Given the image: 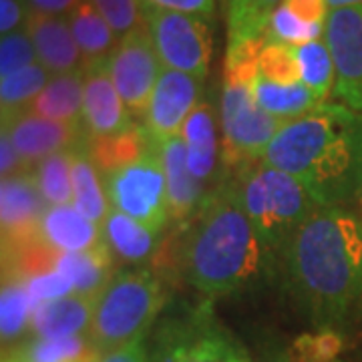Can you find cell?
<instances>
[{
  "label": "cell",
  "mask_w": 362,
  "mask_h": 362,
  "mask_svg": "<svg viewBox=\"0 0 362 362\" xmlns=\"http://www.w3.org/2000/svg\"><path fill=\"white\" fill-rule=\"evenodd\" d=\"M51 77V73L37 61V63L16 71L8 77L0 78L2 119H8L11 115L25 111L26 107L33 103L42 93V89L49 85Z\"/></svg>",
  "instance_id": "cell-31"
},
{
  "label": "cell",
  "mask_w": 362,
  "mask_h": 362,
  "mask_svg": "<svg viewBox=\"0 0 362 362\" xmlns=\"http://www.w3.org/2000/svg\"><path fill=\"white\" fill-rule=\"evenodd\" d=\"M151 362H256L247 349L214 316L209 304L185 308L163 320Z\"/></svg>",
  "instance_id": "cell-6"
},
{
  "label": "cell",
  "mask_w": 362,
  "mask_h": 362,
  "mask_svg": "<svg viewBox=\"0 0 362 362\" xmlns=\"http://www.w3.org/2000/svg\"><path fill=\"white\" fill-rule=\"evenodd\" d=\"M202 83L189 73L163 66L143 115V127L156 141L181 135L185 121L204 99Z\"/></svg>",
  "instance_id": "cell-11"
},
{
  "label": "cell",
  "mask_w": 362,
  "mask_h": 362,
  "mask_svg": "<svg viewBox=\"0 0 362 362\" xmlns=\"http://www.w3.org/2000/svg\"><path fill=\"white\" fill-rule=\"evenodd\" d=\"M105 187L113 209L156 232L165 230L169 223L168 183L157 141L137 161L107 175Z\"/></svg>",
  "instance_id": "cell-8"
},
{
  "label": "cell",
  "mask_w": 362,
  "mask_h": 362,
  "mask_svg": "<svg viewBox=\"0 0 362 362\" xmlns=\"http://www.w3.org/2000/svg\"><path fill=\"white\" fill-rule=\"evenodd\" d=\"M141 16L161 65L189 73L202 81L207 77L211 61L209 18L163 11L149 4H141Z\"/></svg>",
  "instance_id": "cell-7"
},
{
  "label": "cell",
  "mask_w": 362,
  "mask_h": 362,
  "mask_svg": "<svg viewBox=\"0 0 362 362\" xmlns=\"http://www.w3.org/2000/svg\"><path fill=\"white\" fill-rule=\"evenodd\" d=\"M254 95H256L259 107L282 123L306 115L310 109L320 105L316 95L302 81L292 83V85H282V83L268 81L262 75H256L254 77Z\"/></svg>",
  "instance_id": "cell-27"
},
{
  "label": "cell",
  "mask_w": 362,
  "mask_h": 362,
  "mask_svg": "<svg viewBox=\"0 0 362 362\" xmlns=\"http://www.w3.org/2000/svg\"><path fill=\"white\" fill-rule=\"evenodd\" d=\"M83 71V127L87 137H107L135 125L127 105L109 77L107 63L87 66Z\"/></svg>",
  "instance_id": "cell-14"
},
{
  "label": "cell",
  "mask_w": 362,
  "mask_h": 362,
  "mask_svg": "<svg viewBox=\"0 0 362 362\" xmlns=\"http://www.w3.org/2000/svg\"><path fill=\"white\" fill-rule=\"evenodd\" d=\"M282 0H230L228 51L268 42V23Z\"/></svg>",
  "instance_id": "cell-26"
},
{
  "label": "cell",
  "mask_w": 362,
  "mask_h": 362,
  "mask_svg": "<svg viewBox=\"0 0 362 362\" xmlns=\"http://www.w3.org/2000/svg\"><path fill=\"white\" fill-rule=\"evenodd\" d=\"M2 129L11 135L18 156L23 157V161L30 169L42 159L75 149L87 139L85 127L69 125L47 117L30 115L25 111L2 119Z\"/></svg>",
  "instance_id": "cell-12"
},
{
  "label": "cell",
  "mask_w": 362,
  "mask_h": 362,
  "mask_svg": "<svg viewBox=\"0 0 362 362\" xmlns=\"http://www.w3.org/2000/svg\"><path fill=\"white\" fill-rule=\"evenodd\" d=\"M83 90H85L83 69L65 75H52L49 85L26 107L25 113L83 127Z\"/></svg>",
  "instance_id": "cell-22"
},
{
  "label": "cell",
  "mask_w": 362,
  "mask_h": 362,
  "mask_svg": "<svg viewBox=\"0 0 362 362\" xmlns=\"http://www.w3.org/2000/svg\"><path fill=\"white\" fill-rule=\"evenodd\" d=\"M258 75L282 85L300 83V66H298L294 47L268 40V45L259 54Z\"/></svg>",
  "instance_id": "cell-35"
},
{
  "label": "cell",
  "mask_w": 362,
  "mask_h": 362,
  "mask_svg": "<svg viewBox=\"0 0 362 362\" xmlns=\"http://www.w3.org/2000/svg\"><path fill=\"white\" fill-rule=\"evenodd\" d=\"M119 39L143 25L141 0H93Z\"/></svg>",
  "instance_id": "cell-37"
},
{
  "label": "cell",
  "mask_w": 362,
  "mask_h": 362,
  "mask_svg": "<svg viewBox=\"0 0 362 362\" xmlns=\"http://www.w3.org/2000/svg\"><path fill=\"white\" fill-rule=\"evenodd\" d=\"M324 40L334 59V97L362 113V6L334 8L328 14Z\"/></svg>",
  "instance_id": "cell-10"
},
{
  "label": "cell",
  "mask_w": 362,
  "mask_h": 362,
  "mask_svg": "<svg viewBox=\"0 0 362 362\" xmlns=\"http://www.w3.org/2000/svg\"><path fill=\"white\" fill-rule=\"evenodd\" d=\"M264 362H292L290 361V354H288V344H276L270 346L264 354Z\"/></svg>",
  "instance_id": "cell-45"
},
{
  "label": "cell",
  "mask_w": 362,
  "mask_h": 362,
  "mask_svg": "<svg viewBox=\"0 0 362 362\" xmlns=\"http://www.w3.org/2000/svg\"><path fill=\"white\" fill-rule=\"evenodd\" d=\"M28 16H30V11H28L25 0H0V33H2V37L25 28Z\"/></svg>",
  "instance_id": "cell-39"
},
{
  "label": "cell",
  "mask_w": 362,
  "mask_h": 362,
  "mask_svg": "<svg viewBox=\"0 0 362 362\" xmlns=\"http://www.w3.org/2000/svg\"><path fill=\"white\" fill-rule=\"evenodd\" d=\"M141 4L173 11V13L195 14L204 18H211L216 11V0H141Z\"/></svg>",
  "instance_id": "cell-41"
},
{
  "label": "cell",
  "mask_w": 362,
  "mask_h": 362,
  "mask_svg": "<svg viewBox=\"0 0 362 362\" xmlns=\"http://www.w3.org/2000/svg\"><path fill=\"white\" fill-rule=\"evenodd\" d=\"M33 63H37V51L26 26L0 39V78L8 77Z\"/></svg>",
  "instance_id": "cell-36"
},
{
  "label": "cell",
  "mask_w": 362,
  "mask_h": 362,
  "mask_svg": "<svg viewBox=\"0 0 362 362\" xmlns=\"http://www.w3.org/2000/svg\"><path fill=\"white\" fill-rule=\"evenodd\" d=\"M49 209L33 173L2 177L0 183V223L2 242L23 240L40 233V221Z\"/></svg>",
  "instance_id": "cell-15"
},
{
  "label": "cell",
  "mask_w": 362,
  "mask_h": 362,
  "mask_svg": "<svg viewBox=\"0 0 362 362\" xmlns=\"http://www.w3.org/2000/svg\"><path fill=\"white\" fill-rule=\"evenodd\" d=\"M282 4L308 25H326L330 14L326 0H282Z\"/></svg>",
  "instance_id": "cell-40"
},
{
  "label": "cell",
  "mask_w": 362,
  "mask_h": 362,
  "mask_svg": "<svg viewBox=\"0 0 362 362\" xmlns=\"http://www.w3.org/2000/svg\"><path fill=\"white\" fill-rule=\"evenodd\" d=\"M28 171H33V169L28 168L23 161V157L18 156L11 135L2 129V135H0V173H2V177H13V175L28 173Z\"/></svg>",
  "instance_id": "cell-42"
},
{
  "label": "cell",
  "mask_w": 362,
  "mask_h": 362,
  "mask_svg": "<svg viewBox=\"0 0 362 362\" xmlns=\"http://www.w3.org/2000/svg\"><path fill=\"white\" fill-rule=\"evenodd\" d=\"M344 349V338L337 328H316V332L300 334L288 344L292 362H337Z\"/></svg>",
  "instance_id": "cell-33"
},
{
  "label": "cell",
  "mask_w": 362,
  "mask_h": 362,
  "mask_svg": "<svg viewBox=\"0 0 362 362\" xmlns=\"http://www.w3.org/2000/svg\"><path fill=\"white\" fill-rule=\"evenodd\" d=\"M14 350L25 362H97L101 356L87 337L35 338Z\"/></svg>",
  "instance_id": "cell-30"
},
{
  "label": "cell",
  "mask_w": 362,
  "mask_h": 362,
  "mask_svg": "<svg viewBox=\"0 0 362 362\" xmlns=\"http://www.w3.org/2000/svg\"><path fill=\"white\" fill-rule=\"evenodd\" d=\"M286 286L316 328H337L362 298V216L318 207L282 259Z\"/></svg>",
  "instance_id": "cell-1"
},
{
  "label": "cell",
  "mask_w": 362,
  "mask_h": 362,
  "mask_svg": "<svg viewBox=\"0 0 362 362\" xmlns=\"http://www.w3.org/2000/svg\"><path fill=\"white\" fill-rule=\"evenodd\" d=\"M97 362H151V356L147 352V346L143 340L137 342H131L125 344L121 349L111 350V352H105L99 356Z\"/></svg>",
  "instance_id": "cell-43"
},
{
  "label": "cell",
  "mask_w": 362,
  "mask_h": 362,
  "mask_svg": "<svg viewBox=\"0 0 362 362\" xmlns=\"http://www.w3.org/2000/svg\"><path fill=\"white\" fill-rule=\"evenodd\" d=\"M298 66H300V81L316 95L320 103H326L328 95L334 93V59L328 49L326 40H310L300 47H294Z\"/></svg>",
  "instance_id": "cell-29"
},
{
  "label": "cell",
  "mask_w": 362,
  "mask_h": 362,
  "mask_svg": "<svg viewBox=\"0 0 362 362\" xmlns=\"http://www.w3.org/2000/svg\"><path fill=\"white\" fill-rule=\"evenodd\" d=\"M181 139L185 143L187 165L194 177L204 183L207 189H214L220 168L221 145L218 141V119L209 101L202 99L194 113L185 121L181 129Z\"/></svg>",
  "instance_id": "cell-16"
},
{
  "label": "cell",
  "mask_w": 362,
  "mask_h": 362,
  "mask_svg": "<svg viewBox=\"0 0 362 362\" xmlns=\"http://www.w3.org/2000/svg\"><path fill=\"white\" fill-rule=\"evenodd\" d=\"M2 362H25V358L16 352L14 349L4 350V356H2Z\"/></svg>",
  "instance_id": "cell-47"
},
{
  "label": "cell",
  "mask_w": 362,
  "mask_h": 362,
  "mask_svg": "<svg viewBox=\"0 0 362 362\" xmlns=\"http://www.w3.org/2000/svg\"><path fill=\"white\" fill-rule=\"evenodd\" d=\"M153 145H156V139L147 133L143 125L141 127L131 125L129 129L115 133V135H107V137H87L85 141L93 163L97 165L103 177L137 161Z\"/></svg>",
  "instance_id": "cell-25"
},
{
  "label": "cell",
  "mask_w": 362,
  "mask_h": 362,
  "mask_svg": "<svg viewBox=\"0 0 362 362\" xmlns=\"http://www.w3.org/2000/svg\"><path fill=\"white\" fill-rule=\"evenodd\" d=\"M87 141V139H85ZM85 141L77 145L71 153V177H73V206L77 207L81 214H85L89 220L97 226H103L109 211L113 209L105 177L97 165L93 163L89 151L85 147Z\"/></svg>",
  "instance_id": "cell-23"
},
{
  "label": "cell",
  "mask_w": 362,
  "mask_h": 362,
  "mask_svg": "<svg viewBox=\"0 0 362 362\" xmlns=\"http://www.w3.org/2000/svg\"><path fill=\"white\" fill-rule=\"evenodd\" d=\"M101 232L105 246L111 250V254L129 264H143L156 254L161 244V232L147 228L117 209L109 211Z\"/></svg>",
  "instance_id": "cell-20"
},
{
  "label": "cell",
  "mask_w": 362,
  "mask_h": 362,
  "mask_svg": "<svg viewBox=\"0 0 362 362\" xmlns=\"http://www.w3.org/2000/svg\"><path fill=\"white\" fill-rule=\"evenodd\" d=\"M66 18L83 57V69L107 63L119 42V37L107 23V18L99 13V8L93 4V0H81L66 14Z\"/></svg>",
  "instance_id": "cell-21"
},
{
  "label": "cell",
  "mask_w": 362,
  "mask_h": 362,
  "mask_svg": "<svg viewBox=\"0 0 362 362\" xmlns=\"http://www.w3.org/2000/svg\"><path fill=\"white\" fill-rule=\"evenodd\" d=\"M324 30L326 25H308L300 21L294 13H290L284 4H278L268 23V40L300 47L310 40L324 39Z\"/></svg>",
  "instance_id": "cell-34"
},
{
  "label": "cell",
  "mask_w": 362,
  "mask_h": 362,
  "mask_svg": "<svg viewBox=\"0 0 362 362\" xmlns=\"http://www.w3.org/2000/svg\"><path fill=\"white\" fill-rule=\"evenodd\" d=\"M258 65L223 69L220 95L221 156L226 165H242L262 159L272 139L282 129V121L266 113L254 95Z\"/></svg>",
  "instance_id": "cell-5"
},
{
  "label": "cell",
  "mask_w": 362,
  "mask_h": 362,
  "mask_svg": "<svg viewBox=\"0 0 362 362\" xmlns=\"http://www.w3.org/2000/svg\"><path fill=\"white\" fill-rule=\"evenodd\" d=\"M183 276L209 300L233 296L274 274L240 195L235 175L221 177L189 228Z\"/></svg>",
  "instance_id": "cell-3"
},
{
  "label": "cell",
  "mask_w": 362,
  "mask_h": 362,
  "mask_svg": "<svg viewBox=\"0 0 362 362\" xmlns=\"http://www.w3.org/2000/svg\"><path fill=\"white\" fill-rule=\"evenodd\" d=\"M26 30L35 45L37 61L51 75H65L83 69V57L66 16L30 14Z\"/></svg>",
  "instance_id": "cell-17"
},
{
  "label": "cell",
  "mask_w": 362,
  "mask_h": 362,
  "mask_svg": "<svg viewBox=\"0 0 362 362\" xmlns=\"http://www.w3.org/2000/svg\"><path fill=\"white\" fill-rule=\"evenodd\" d=\"M298 180L320 207H344L362 197V113L320 103L288 121L262 157Z\"/></svg>",
  "instance_id": "cell-2"
},
{
  "label": "cell",
  "mask_w": 362,
  "mask_h": 362,
  "mask_svg": "<svg viewBox=\"0 0 362 362\" xmlns=\"http://www.w3.org/2000/svg\"><path fill=\"white\" fill-rule=\"evenodd\" d=\"M330 11L334 8H346V6H362V0H326Z\"/></svg>",
  "instance_id": "cell-46"
},
{
  "label": "cell",
  "mask_w": 362,
  "mask_h": 362,
  "mask_svg": "<svg viewBox=\"0 0 362 362\" xmlns=\"http://www.w3.org/2000/svg\"><path fill=\"white\" fill-rule=\"evenodd\" d=\"M107 71L131 115H145L157 78L163 71L145 25L137 26L129 35L119 39L107 61Z\"/></svg>",
  "instance_id": "cell-9"
},
{
  "label": "cell",
  "mask_w": 362,
  "mask_h": 362,
  "mask_svg": "<svg viewBox=\"0 0 362 362\" xmlns=\"http://www.w3.org/2000/svg\"><path fill=\"white\" fill-rule=\"evenodd\" d=\"M157 145L168 183L169 223L185 228L187 223H194L211 189H207L204 183L195 180L194 173L189 171L185 143L181 135L157 141Z\"/></svg>",
  "instance_id": "cell-13"
},
{
  "label": "cell",
  "mask_w": 362,
  "mask_h": 362,
  "mask_svg": "<svg viewBox=\"0 0 362 362\" xmlns=\"http://www.w3.org/2000/svg\"><path fill=\"white\" fill-rule=\"evenodd\" d=\"M165 302L168 292L151 270L115 272L97 294L87 338L101 354L143 340Z\"/></svg>",
  "instance_id": "cell-4"
},
{
  "label": "cell",
  "mask_w": 362,
  "mask_h": 362,
  "mask_svg": "<svg viewBox=\"0 0 362 362\" xmlns=\"http://www.w3.org/2000/svg\"><path fill=\"white\" fill-rule=\"evenodd\" d=\"M35 302L25 280H2L0 294V332L2 346L14 344L30 334Z\"/></svg>",
  "instance_id": "cell-28"
},
{
  "label": "cell",
  "mask_w": 362,
  "mask_h": 362,
  "mask_svg": "<svg viewBox=\"0 0 362 362\" xmlns=\"http://www.w3.org/2000/svg\"><path fill=\"white\" fill-rule=\"evenodd\" d=\"M54 270L63 274L73 286V292L81 296H97L115 276L113 254L105 242L93 250L61 254Z\"/></svg>",
  "instance_id": "cell-24"
},
{
  "label": "cell",
  "mask_w": 362,
  "mask_h": 362,
  "mask_svg": "<svg viewBox=\"0 0 362 362\" xmlns=\"http://www.w3.org/2000/svg\"><path fill=\"white\" fill-rule=\"evenodd\" d=\"M97 296L69 294L35 306L30 334L35 338L87 337Z\"/></svg>",
  "instance_id": "cell-18"
},
{
  "label": "cell",
  "mask_w": 362,
  "mask_h": 362,
  "mask_svg": "<svg viewBox=\"0 0 362 362\" xmlns=\"http://www.w3.org/2000/svg\"><path fill=\"white\" fill-rule=\"evenodd\" d=\"M71 153L61 151L42 159L33 168V177L45 197L47 206H66L73 204V177H71Z\"/></svg>",
  "instance_id": "cell-32"
},
{
  "label": "cell",
  "mask_w": 362,
  "mask_h": 362,
  "mask_svg": "<svg viewBox=\"0 0 362 362\" xmlns=\"http://www.w3.org/2000/svg\"><path fill=\"white\" fill-rule=\"evenodd\" d=\"M40 235L61 254L93 250L103 242L101 226L81 214L73 204L49 207L40 221Z\"/></svg>",
  "instance_id": "cell-19"
},
{
  "label": "cell",
  "mask_w": 362,
  "mask_h": 362,
  "mask_svg": "<svg viewBox=\"0 0 362 362\" xmlns=\"http://www.w3.org/2000/svg\"><path fill=\"white\" fill-rule=\"evenodd\" d=\"M30 14L47 16H66L81 0H25Z\"/></svg>",
  "instance_id": "cell-44"
},
{
  "label": "cell",
  "mask_w": 362,
  "mask_h": 362,
  "mask_svg": "<svg viewBox=\"0 0 362 362\" xmlns=\"http://www.w3.org/2000/svg\"><path fill=\"white\" fill-rule=\"evenodd\" d=\"M356 310H358L362 314V298H361V302H358V306H356Z\"/></svg>",
  "instance_id": "cell-48"
},
{
  "label": "cell",
  "mask_w": 362,
  "mask_h": 362,
  "mask_svg": "<svg viewBox=\"0 0 362 362\" xmlns=\"http://www.w3.org/2000/svg\"><path fill=\"white\" fill-rule=\"evenodd\" d=\"M26 286H28V292L33 296L35 306H39L42 302H49V300H54V298L75 294L71 282L57 270H51L47 274H40V276L26 280Z\"/></svg>",
  "instance_id": "cell-38"
}]
</instances>
